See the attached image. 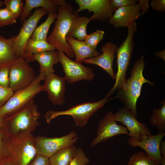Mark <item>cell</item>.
Here are the masks:
<instances>
[{
	"label": "cell",
	"instance_id": "52a82bcc",
	"mask_svg": "<svg viewBox=\"0 0 165 165\" xmlns=\"http://www.w3.org/2000/svg\"><path fill=\"white\" fill-rule=\"evenodd\" d=\"M35 72L27 61L18 57L9 68V87L15 92L29 86L36 77Z\"/></svg>",
	"mask_w": 165,
	"mask_h": 165
},
{
	"label": "cell",
	"instance_id": "44dd1931",
	"mask_svg": "<svg viewBox=\"0 0 165 165\" xmlns=\"http://www.w3.org/2000/svg\"><path fill=\"white\" fill-rule=\"evenodd\" d=\"M67 41L71 46L75 56V61L82 64L86 59L92 58L101 54L100 51L87 46L84 41H79L68 36L66 37Z\"/></svg>",
	"mask_w": 165,
	"mask_h": 165
},
{
	"label": "cell",
	"instance_id": "5b68a950",
	"mask_svg": "<svg viewBox=\"0 0 165 165\" xmlns=\"http://www.w3.org/2000/svg\"><path fill=\"white\" fill-rule=\"evenodd\" d=\"M127 29L126 38L117 49V71L116 74L115 84L106 95L108 97L121 87L126 79V74L134 47V37L137 29L136 23L134 22Z\"/></svg>",
	"mask_w": 165,
	"mask_h": 165
},
{
	"label": "cell",
	"instance_id": "f6af8a7d",
	"mask_svg": "<svg viewBox=\"0 0 165 165\" xmlns=\"http://www.w3.org/2000/svg\"><path fill=\"white\" fill-rule=\"evenodd\" d=\"M4 5V1L0 0V8H1L2 6Z\"/></svg>",
	"mask_w": 165,
	"mask_h": 165
},
{
	"label": "cell",
	"instance_id": "7402d4cb",
	"mask_svg": "<svg viewBox=\"0 0 165 165\" xmlns=\"http://www.w3.org/2000/svg\"><path fill=\"white\" fill-rule=\"evenodd\" d=\"M33 58L39 64V74L45 77L54 73L55 70L53 65L59 62L57 51H46L34 54Z\"/></svg>",
	"mask_w": 165,
	"mask_h": 165
},
{
	"label": "cell",
	"instance_id": "74e56055",
	"mask_svg": "<svg viewBox=\"0 0 165 165\" xmlns=\"http://www.w3.org/2000/svg\"><path fill=\"white\" fill-rule=\"evenodd\" d=\"M150 4L152 9L160 12H165V0H152Z\"/></svg>",
	"mask_w": 165,
	"mask_h": 165
},
{
	"label": "cell",
	"instance_id": "d6a6232c",
	"mask_svg": "<svg viewBox=\"0 0 165 165\" xmlns=\"http://www.w3.org/2000/svg\"><path fill=\"white\" fill-rule=\"evenodd\" d=\"M89 158L80 147L77 148L75 154L69 165H87L90 162Z\"/></svg>",
	"mask_w": 165,
	"mask_h": 165
},
{
	"label": "cell",
	"instance_id": "60d3db41",
	"mask_svg": "<svg viewBox=\"0 0 165 165\" xmlns=\"http://www.w3.org/2000/svg\"><path fill=\"white\" fill-rule=\"evenodd\" d=\"M159 151L160 154L165 157V141L161 140L159 145Z\"/></svg>",
	"mask_w": 165,
	"mask_h": 165
},
{
	"label": "cell",
	"instance_id": "ac0fdd59",
	"mask_svg": "<svg viewBox=\"0 0 165 165\" xmlns=\"http://www.w3.org/2000/svg\"><path fill=\"white\" fill-rule=\"evenodd\" d=\"M117 47L113 43L108 42L101 47V54L95 57L86 59L82 62L99 66L105 71L114 80L115 79L116 74L113 70V64Z\"/></svg>",
	"mask_w": 165,
	"mask_h": 165
},
{
	"label": "cell",
	"instance_id": "f546056e",
	"mask_svg": "<svg viewBox=\"0 0 165 165\" xmlns=\"http://www.w3.org/2000/svg\"><path fill=\"white\" fill-rule=\"evenodd\" d=\"M4 5L11 14L16 18L20 17L23 9L22 0H5Z\"/></svg>",
	"mask_w": 165,
	"mask_h": 165
},
{
	"label": "cell",
	"instance_id": "7a4b0ae2",
	"mask_svg": "<svg viewBox=\"0 0 165 165\" xmlns=\"http://www.w3.org/2000/svg\"><path fill=\"white\" fill-rule=\"evenodd\" d=\"M145 62L143 56L139 58L134 63L131 72V76L119 89L116 96L127 108L130 109L135 116L137 115L136 104L140 95L143 85L148 83L151 85L154 82L146 79L143 72Z\"/></svg>",
	"mask_w": 165,
	"mask_h": 165
},
{
	"label": "cell",
	"instance_id": "836d02e7",
	"mask_svg": "<svg viewBox=\"0 0 165 165\" xmlns=\"http://www.w3.org/2000/svg\"><path fill=\"white\" fill-rule=\"evenodd\" d=\"M14 93L10 87L5 88L0 86V108L7 102Z\"/></svg>",
	"mask_w": 165,
	"mask_h": 165
},
{
	"label": "cell",
	"instance_id": "ab89813d",
	"mask_svg": "<svg viewBox=\"0 0 165 165\" xmlns=\"http://www.w3.org/2000/svg\"><path fill=\"white\" fill-rule=\"evenodd\" d=\"M0 165H18L17 161L12 154L0 163Z\"/></svg>",
	"mask_w": 165,
	"mask_h": 165
},
{
	"label": "cell",
	"instance_id": "e575fe53",
	"mask_svg": "<svg viewBox=\"0 0 165 165\" xmlns=\"http://www.w3.org/2000/svg\"><path fill=\"white\" fill-rule=\"evenodd\" d=\"M9 68L0 69V86L5 88L9 87Z\"/></svg>",
	"mask_w": 165,
	"mask_h": 165
},
{
	"label": "cell",
	"instance_id": "4316f807",
	"mask_svg": "<svg viewBox=\"0 0 165 165\" xmlns=\"http://www.w3.org/2000/svg\"><path fill=\"white\" fill-rule=\"evenodd\" d=\"M57 11H53L48 13L46 21L35 28L30 38L32 40L46 41L47 34L50 27L57 17Z\"/></svg>",
	"mask_w": 165,
	"mask_h": 165
},
{
	"label": "cell",
	"instance_id": "e0dca14e",
	"mask_svg": "<svg viewBox=\"0 0 165 165\" xmlns=\"http://www.w3.org/2000/svg\"><path fill=\"white\" fill-rule=\"evenodd\" d=\"M141 6L138 3L119 8L115 10L108 20L110 24L115 28L128 27L141 16Z\"/></svg>",
	"mask_w": 165,
	"mask_h": 165
},
{
	"label": "cell",
	"instance_id": "f35d334b",
	"mask_svg": "<svg viewBox=\"0 0 165 165\" xmlns=\"http://www.w3.org/2000/svg\"><path fill=\"white\" fill-rule=\"evenodd\" d=\"M149 0H139L138 3L141 6V16H142L145 13L148 12L150 6L149 4Z\"/></svg>",
	"mask_w": 165,
	"mask_h": 165
},
{
	"label": "cell",
	"instance_id": "7c38bea8",
	"mask_svg": "<svg viewBox=\"0 0 165 165\" xmlns=\"http://www.w3.org/2000/svg\"><path fill=\"white\" fill-rule=\"evenodd\" d=\"M115 114L110 111L107 112L99 122L97 136L90 144L93 147L99 143L106 141L114 136L128 134L126 128L117 123Z\"/></svg>",
	"mask_w": 165,
	"mask_h": 165
},
{
	"label": "cell",
	"instance_id": "4dcf8cb0",
	"mask_svg": "<svg viewBox=\"0 0 165 165\" xmlns=\"http://www.w3.org/2000/svg\"><path fill=\"white\" fill-rule=\"evenodd\" d=\"M104 33V31L97 30L89 35L87 34L84 41L89 47L96 50L97 44L103 39Z\"/></svg>",
	"mask_w": 165,
	"mask_h": 165
},
{
	"label": "cell",
	"instance_id": "ba28073f",
	"mask_svg": "<svg viewBox=\"0 0 165 165\" xmlns=\"http://www.w3.org/2000/svg\"><path fill=\"white\" fill-rule=\"evenodd\" d=\"M12 154L18 165H27L37 154L32 133L22 132L12 136Z\"/></svg>",
	"mask_w": 165,
	"mask_h": 165
},
{
	"label": "cell",
	"instance_id": "8fae6325",
	"mask_svg": "<svg viewBox=\"0 0 165 165\" xmlns=\"http://www.w3.org/2000/svg\"><path fill=\"white\" fill-rule=\"evenodd\" d=\"M47 13L48 12L43 8H37L33 14L24 22L18 35L14 37L13 48L18 57H23L27 42L36 28L39 20Z\"/></svg>",
	"mask_w": 165,
	"mask_h": 165
},
{
	"label": "cell",
	"instance_id": "277c9868",
	"mask_svg": "<svg viewBox=\"0 0 165 165\" xmlns=\"http://www.w3.org/2000/svg\"><path fill=\"white\" fill-rule=\"evenodd\" d=\"M45 78L39 74L29 86L15 92L0 108V119L5 120L13 116L24 108L37 94L43 91V86L41 82Z\"/></svg>",
	"mask_w": 165,
	"mask_h": 165
},
{
	"label": "cell",
	"instance_id": "cb8c5ba5",
	"mask_svg": "<svg viewBox=\"0 0 165 165\" xmlns=\"http://www.w3.org/2000/svg\"><path fill=\"white\" fill-rule=\"evenodd\" d=\"M77 149L73 144L59 150L49 158L50 165H69Z\"/></svg>",
	"mask_w": 165,
	"mask_h": 165
},
{
	"label": "cell",
	"instance_id": "ee69618b",
	"mask_svg": "<svg viewBox=\"0 0 165 165\" xmlns=\"http://www.w3.org/2000/svg\"><path fill=\"white\" fill-rule=\"evenodd\" d=\"M161 165H165V157L162 156V162L161 164Z\"/></svg>",
	"mask_w": 165,
	"mask_h": 165
},
{
	"label": "cell",
	"instance_id": "f1b7e54d",
	"mask_svg": "<svg viewBox=\"0 0 165 165\" xmlns=\"http://www.w3.org/2000/svg\"><path fill=\"white\" fill-rule=\"evenodd\" d=\"M143 152L133 154L129 158L127 165H160Z\"/></svg>",
	"mask_w": 165,
	"mask_h": 165
},
{
	"label": "cell",
	"instance_id": "3957f363",
	"mask_svg": "<svg viewBox=\"0 0 165 165\" xmlns=\"http://www.w3.org/2000/svg\"><path fill=\"white\" fill-rule=\"evenodd\" d=\"M116 96L109 98L105 96L102 99L97 101H87L75 105L64 111H48L44 116L48 123L57 117L61 116H70L73 118L75 125L80 128L84 127L87 123L91 116L101 108L108 101Z\"/></svg>",
	"mask_w": 165,
	"mask_h": 165
},
{
	"label": "cell",
	"instance_id": "d590c367",
	"mask_svg": "<svg viewBox=\"0 0 165 165\" xmlns=\"http://www.w3.org/2000/svg\"><path fill=\"white\" fill-rule=\"evenodd\" d=\"M137 1V0H110L111 6L115 10L119 8L135 3Z\"/></svg>",
	"mask_w": 165,
	"mask_h": 165
},
{
	"label": "cell",
	"instance_id": "d4e9b609",
	"mask_svg": "<svg viewBox=\"0 0 165 165\" xmlns=\"http://www.w3.org/2000/svg\"><path fill=\"white\" fill-rule=\"evenodd\" d=\"M91 21L86 16L79 17L77 15L74 18L67 36L76 38L79 41H84L87 34L86 28Z\"/></svg>",
	"mask_w": 165,
	"mask_h": 165
},
{
	"label": "cell",
	"instance_id": "9c48e42d",
	"mask_svg": "<svg viewBox=\"0 0 165 165\" xmlns=\"http://www.w3.org/2000/svg\"><path fill=\"white\" fill-rule=\"evenodd\" d=\"M78 139L77 133L73 130L59 137H35L37 154L49 158L61 148L74 144Z\"/></svg>",
	"mask_w": 165,
	"mask_h": 165
},
{
	"label": "cell",
	"instance_id": "8d00e7d4",
	"mask_svg": "<svg viewBox=\"0 0 165 165\" xmlns=\"http://www.w3.org/2000/svg\"><path fill=\"white\" fill-rule=\"evenodd\" d=\"M27 165H50L49 158L37 154Z\"/></svg>",
	"mask_w": 165,
	"mask_h": 165
},
{
	"label": "cell",
	"instance_id": "d6986e66",
	"mask_svg": "<svg viewBox=\"0 0 165 165\" xmlns=\"http://www.w3.org/2000/svg\"><path fill=\"white\" fill-rule=\"evenodd\" d=\"M14 37L6 38L0 35V69L10 68L19 57L13 48Z\"/></svg>",
	"mask_w": 165,
	"mask_h": 165
},
{
	"label": "cell",
	"instance_id": "1f68e13d",
	"mask_svg": "<svg viewBox=\"0 0 165 165\" xmlns=\"http://www.w3.org/2000/svg\"><path fill=\"white\" fill-rule=\"evenodd\" d=\"M16 22V19L6 7L0 8V28Z\"/></svg>",
	"mask_w": 165,
	"mask_h": 165
},
{
	"label": "cell",
	"instance_id": "5bb4252c",
	"mask_svg": "<svg viewBox=\"0 0 165 165\" xmlns=\"http://www.w3.org/2000/svg\"><path fill=\"white\" fill-rule=\"evenodd\" d=\"M74 2L78 5L79 8L74 11V13L78 14L85 9L88 10V12H93V15L90 18V21L97 20L106 22L115 11L110 0H75Z\"/></svg>",
	"mask_w": 165,
	"mask_h": 165
},
{
	"label": "cell",
	"instance_id": "484cf974",
	"mask_svg": "<svg viewBox=\"0 0 165 165\" xmlns=\"http://www.w3.org/2000/svg\"><path fill=\"white\" fill-rule=\"evenodd\" d=\"M12 136L8 131L6 121L0 128V163L12 155Z\"/></svg>",
	"mask_w": 165,
	"mask_h": 165
},
{
	"label": "cell",
	"instance_id": "603a6c76",
	"mask_svg": "<svg viewBox=\"0 0 165 165\" xmlns=\"http://www.w3.org/2000/svg\"><path fill=\"white\" fill-rule=\"evenodd\" d=\"M56 50L54 46L48 43L46 41H34L30 38L26 45L23 57L29 62L34 61L33 58L34 54Z\"/></svg>",
	"mask_w": 165,
	"mask_h": 165
},
{
	"label": "cell",
	"instance_id": "4fadbf2b",
	"mask_svg": "<svg viewBox=\"0 0 165 165\" xmlns=\"http://www.w3.org/2000/svg\"><path fill=\"white\" fill-rule=\"evenodd\" d=\"M115 116L117 122H121L126 126L130 137L139 141L143 135L152 134L146 125L139 122L132 111L125 106L119 108Z\"/></svg>",
	"mask_w": 165,
	"mask_h": 165
},
{
	"label": "cell",
	"instance_id": "83f0119b",
	"mask_svg": "<svg viewBox=\"0 0 165 165\" xmlns=\"http://www.w3.org/2000/svg\"><path fill=\"white\" fill-rule=\"evenodd\" d=\"M162 106L160 108L153 109L150 117L151 124L155 127L159 132L165 131V101L162 102Z\"/></svg>",
	"mask_w": 165,
	"mask_h": 165
},
{
	"label": "cell",
	"instance_id": "2e32d148",
	"mask_svg": "<svg viewBox=\"0 0 165 165\" xmlns=\"http://www.w3.org/2000/svg\"><path fill=\"white\" fill-rule=\"evenodd\" d=\"M43 91H46L50 101L54 105H62L65 102V79L54 73L45 77Z\"/></svg>",
	"mask_w": 165,
	"mask_h": 165
},
{
	"label": "cell",
	"instance_id": "6da1fadb",
	"mask_svg": "<svg viewBox=\"0 0 165 165\" xmlns=\"http://www.w3.org/2000/svg\"><path fill=\"white\" fill-rule=\"evenodd\" d=\"M77 15L74 13L73 6L63 0L58 7L57 19L53 31L46 39L48 43L54 46L57 50L63 52L69 58H74L75 55L66 37Z\"/></svg>",
	"mask_w": 165,
	"mask_h": 165
},
{
	"label": "cell",
	"instance_id": "ffe728a7",
	"mask_svg": "<svg viewBox=\"0 0 165 165\" xmlns=\"http://www.w3.org/2000/svg\"><path fill=\"white\" fill-rule=\"evenodd\" d=\"M63 0H26L20 20L24 22L31 16V12L34 8H42L46 10L48 13L53 11H57V9Z\"/></svg>",
	"mask_w": 165,
	"mask_h": 165
},
{
	"label": "cell",
	"instance_id": "8992f818",
	"mask_svg": "<svg viewBox=\"0 0 165 165\" xmlns=\"http://www.w3.org/2000/svg\"><path fill=\"white\" fill-rule=\"evenodd\" d=\"M41 114L34 99L20 111L6 119L8 131L12 136L33 131L39 124Z\"/></svg>",
	"mask_w": 165,
	"mask_h": 165
},
{
	"label": "cell",
	"instance_id": "9a60e30c",
	"mask_svg": "<svg viewBox=\"0 0 165 165\" xmlns=\"http://www.w3.org/2000/svg\"><path fill=\"white\" fill-rule=\"evenodd\" d=\"M165 135V132H159L157 134L154 135H143L139 141L129 137L127 141L131 147L138 146L142 148L149 157L161 164L162 156L160 152L159 145Z\"/></svg>",
	"mask_w": 165,
	"mask_h": 165
},
{
	"label": "cell",
	"instance_id": "30bf717a",
	"mask_svg": "<svg viewBox=\"0 0 165 165\" xmlns=\"http://www.w3.org/2000/svg\"><path fill=\"white\" fill-rule=\"evenodd\" d=\"M57 51L66 81L71 83L82 80L90 81L93 79L95 75L91 68L72 60L61 51Z\"/></svg>",
	"mask_w": 165,
	"mask_h": 165
},
{
	"label": "cell",
	"instance_id": "7bdbcfd3",
	"mask_svg": "<svg viewBox=\"0 0 165 165\" xmlns=\"http://www.w3.org/2000/svg\"><path fill=\"white\" fill-rule=\"evenodd\" d=\"M6 120L0 119V128L3 126L6 123Z\"/></svg>",
	"mask_w": 165,
	"mask_h": 165
},
{
	"label": "cell",
	"instance_id": "b9f144b4",
	"mask_svg": "<svg viewBox=\"0 0 165 165\" xmlns=\"http://www.w3.org/2000/svg\"><path fill=\"white\" fill-rule=\"evenodd\" d=\"M165 50H164L162 51H157L155 55L158 57L162 59L165 61Z\"/></svg>",
	"mask_w": 165,
	"mask_h": 165
}]
</instances>
